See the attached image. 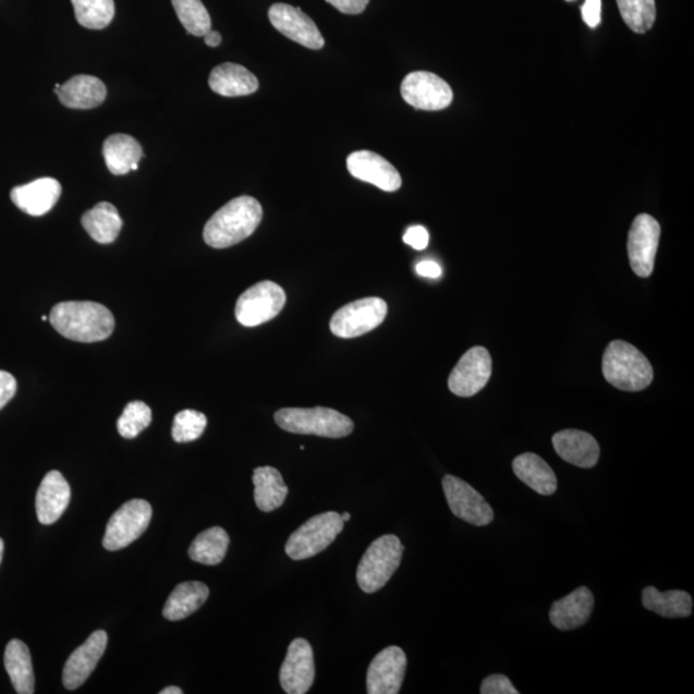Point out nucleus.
Masks as SVG:
<instances>
[{
	"label": "nucleus",
	"instance_id": "nucleus-1",
	"mask_svg": "<svg viewBox=\"0 0 694 694\" xmlns=\"http://www.w3.org/2000/svg\"><path fill=\"white\" fill-rule=\"evenodd\" d=\"M49 321L63 338L85 343L105 341L114 329L112 313L106 306L92 302L57 304Z\"/></svg>",
	"mask_w": 694,
	"mask_h": 694
},
{
	"label": "nucleus",
	"instance_id": "nucleus-2",
	"mask_svg": "<svg viewBox=\"0 0 694 694\" xmlns=\"http://www.w3.org/2000/svg\"><path fill=\"white\" fill-rule=\"evenodd\" d=\"M263 207L256 198L241 196L215 212L204 229V240L210 247L227 248L249 238L259 227Z\"/></svg>",
	"mask_w": 694,
	"mask_h": 694
},
{
	"label": "nucleus",
	"instance_id": "nucleus-3",
	"mask_svg": "<svg viewBox=\"0 0 694 694\" xmlns=\"http://www.w3.org/2000/svg\"><path fill=\"white\" fill-rule=\"evenodd\" d=\"M602 370L606 381L622 391H642L654 381V368L646 355L621 340L606 348Z\"/></svg>",
	"mask_w": 694,
	"mask_h": 694
},
{
	"label": "nucleus",
	"instance_id": "nucleus-4",
	"mask_svg": "<svg viewBox=\"0 0 694 694\" xmlns=\"http://www.w3.org/2000/svg\"><path fill=\"white\" fill-rule=\"evenodd\" d=\"M276 424L284 431L341 439L353 433L354 422L331 407H283L275 414Z\"/></svg>",
	"mask_w": 694,
	"mask_h": 694
},
{
	"label": "nucleus",
	"instance_id": "nucleus-5",
	"mask_svg": "<svg viewBox=\"0 0 694 694\" xmlns=\"http://www.w3.org/2000/svg\"><path fill=\"white\" fill-rule=\"evenodd\" d=\"M404 547L397 535H383L370 544L356 570V582L364 593L382 589L402 563Z\"/></svg>",
	"mask_w": 694,
	"mask_h": 694
},
{
	"label": "nucleus",
	"instance_id": "nucleus-6",
	"mask_svg": "<svg viewBox=\"0 0 694 694\" xmlns=\"http://www.w3.org/2000/svg\"><path fill=\"white\" fill-rule=\"evenodd\" d=\"M343 526L345 522L338 512L317 514L290 536L285 543V553L295 561L317 556L331 546Z\"/></svg>",
	"mask_w": 694,
	"mask_h": 694
},
{
	"label": "nucleus",
	"instance_id": "nucleus-7",
	"mask_svg": "<svg viewBox=\"0 0 694 694\" xmlns=\"http://www.w3.org/2000/svg\"><path fill=\"white\" fill-rule=\"evenodd\" d=\"M288 302L281 285L263 281L243 292L235 305V318L245 327H256L275 319Z\"/></svg>",
	"mask_w": 694,
	"mask_h": 694
},
{
	"label": "nucleus",
	"instance_id": "nucleus-8",
	"mask_svg": "<svg viewBox=\"0 0 694 694\" xmlns=\"http://www.w3.org/2000/svg\"><path fill=\"white\" fill-rule=\"evenodd\" d=\"M388 316V304L378 297L356 300L333 314L331 331L340 339H355L374 331Z\"/></svg>",
	"mask_w": 694,
	"mask_h": 694
},
{
	"label": "nucleus",
	"instance_id": "nucleus-9",
	"mask_svg": "<svg viewBox=\"0 0 694 694\" xmlns=\"http://www.w3.org/2000/svg\"><path fill=\"white\" fill-rule=\"evenodd\" d=\"M153 519V507L146 500H129L119 508L107 524L104 547L110 552L131 546L147 531Z\"/></svg>",
	"mask_w": 694,
	"mask_h": 694
},
{
	"label": "nucleus",
	"instance_id": "nucleus-10",
	"mask_svg": "<svg viewBox=\"0 0 694 694\" xmlns=\"http://www.w3.org/2000/svg\"><path fill=\"white\" fill-rule=\"evenodd\" d=\"M660 235L661 227L650 215L641 214L634 219L628 238V255L636 276L648 278L654 273Z\"/></svg>",
	"mask_w": 694,
	"mask_h": 694
},
{
	"label": "nucleus",
	"instance_id": "nucleus-11",
	"mask_svg": "<svg viewBox=\"0 0 694 694\" xmlns=\"http://www.w3.org/2000/svg\"><path fill=\"white\" fill-rule=\"evenodd\" d=\"M400 92L404 101L417 110L440 111L453 102V90L450 85L427 71H416L406 75Z\"/></svg>",
	"mask_w": 694,
	"mask_h": 694
},
{
	"label": "nucleus",
	"instance_id": "nucleus-12",
	"mask_svg": "<svg viewBox=\"0 0 694 694\" xmlns=\"http://www.w3.org/2000/svg\"><path fill=\"white\" fill-rule=\"evenodd\" d=\"M442 488L454 516L474 526L491 524L492 508L470 484L455 476L447 475L442 478Z\"/></svg>",
	"mask_w": 694,
	"mask_h": 694
},
{
	"label": "nucleus",
	"instance_id": "nucleus-13",
	"mask_svg": "<svg viewBox=\"0 0 694 694\" xmlns=\"http://www.w3.org/2000/svg\"><path fill=\"white\" fill-rule=\"evenodd\" d=\"M492 362L488 350L475 346L458 362L448 379L449 390L456 397L471 398L488 385Z\"/></svg>",
	"mask_w": 694,
	"mask_h": 694
},
{
	"label": "nucleus",
	"instance_id": "nucleus-14",
	"mask_svg": "<svg viewBox=\"0 0 694 694\" xmlns=\"http://www.w3.org/2000/svg\"><path fill=\"white\" fill-rule=\"evenodd\" d=\"M269 20L277 31L303 47L318 51L325 47L316 23L297 7L276 3L269 9Z\"/></svg>",
	"mask_w": 694,
	"mask_h": 694
},
{
	"label": "nucleus",
	"instance_id": "nucleus-15",
	"mask_svg": "<svg viewBox=\"0 0 694 694\" xmlns=\"http://www.w3.org/2000/svg\"><path fill=\"white\" fill-rule=\"evenodd\" d=\"M314 679L316 663L311 643L302 638L292 641L279 672L283 691L289 694H305L312 689Z\"/></svg>",
	"mask_w": 694,
	"mask_h": 694
},
{
	"label": "nucleus",
	"instance_id": "nucleus-16",
	"mask_svg": "<svg viewBox=\"0 0 694 694\" xmlns=\"http://www.w3.org/2000/svg\"><path fill=\"white\" fill-rule=\"evenodd\" d=\"M406 656L402 648L391 646L372 660L367 672V692L369 694H397L402 690Z\"/></svg>",
	"mask_w": 694,
	"mask_h": 694
},
{
	"label": "nucleus",
	"instance_id": "nucleus-17",
	"mask_svg": "<svg viewBox=\"0 0 694 694\" xmlns=\"http://www.w3.org/2000/svg\"><path fill=\"white\" fill-rule=\"evenodd\" d=\"M107 642H109V635L105 631H97L71 654L63 669L64 689L74 691L87 681L101 660Z\"/></svg>",
	"mask_w": 694,
	"mask_h": 694
},
{
	"label": "nucleus",
	"instance_id": "nucleus-18",
	"mask_svg": "<svg viewBox=\"0 0 694 694\" xmlns=\"http://www.w3.org/2000/svg\"><path fill=\"white\" fill-rule=\"evenodd\" d=\"M346 165L350 174L362 182L376 185L379 190L395 192L402 187V176L395 167L375 153H353L349 155Z\"/></svg>",
	"mask_w": 694,
	"mask_h": 694
},
{
	"label": "nucleus",
	"instance_id": "nucleus-19",
	"mask_svg": "<svg viewBox=\"0 0 694 694\" xmlns=\"http://www.w3.org/2000/svg\"><path fill=\"white\" fill-rule=\"evenodd\" d=\"M71 499L70 485L59 471H51L42 478L35 499L41 525H52L68 510Z\"/></svg>",
	"mask_w": 694,
	"mask_h": 694
},
{
	"label": "nucleus",
	"instance_id": "nucleus-20",
	"mask_svg": "<svg viewBox=\"0 0 694 694\" xmlns=\"http://www.w3.org/2000/svg\"><path fill=\"white\" fill-rule=\"evenodd\" d=\"M61 184L53 178H40L11 192L12 203L32 217H41L53 209L61 196Z\"/></svg>",
	"mask_w": 694,
	"mask_h": 694
},
{
	"label": "nucleus",
	"instance_id": "nucleus-21",
	"mask_svg": "<svg viewBox=\"0 0 694 694\" xmlns=\"http://www.w3.org/2000/svg\"><path fill=\"white\" fill-rule=\"evenodd\" d=\"M552 442L556 453L576 467L592 468L599 461L597 440L581 429H563L553 436Z\"/></svg>",
	"mask_w": 694,
	"mask_h": 694
},
{
	"label": "nucleus",
	"instance_id": "nucleus-22",
	"mask_svg": "<svg viewBox=\"0 0 694 694\" xmlns=\"http://www.w3.org/2000/svg\"><path fill=\"white\" fill-rule=\"evenodd\" d=\"M593 608V593L586 586H581L550 607L549 619L560 631H574L589 621Z\"/></svg>",
	"mask_w": 694,
	"mask_h": 694
},
{
	"label": "nucleus",
	"instance_id": "nucleus-23",
	"mask_svg": "<svg viewBox=\"0 0 694 694\" xmlns=\"http://www.w3.org/2000/svg\"><path fill=\"white\" fill-rule=\"evenodd\" d=\"M54 92L63 106L74 110L96 109L105 102L106 85L96 76L76 75L64 84H57Z\"/></svg>",
	"mask_w": 694,
	"mask_h": 694
},
{
	"label": "nucleus",
	"instance_id": "nucleus-24",
	"mask_svg": "<svg viewBox=\"0 0 694 694\" xmlns=\"http://www.w3.org/2000/svg\"><path fill=\"white\" fill-rule=\"evenodd\" d=\"M209 85L212 92L223 97L249 96L259 89V81L252 71L231 62L219 64L211 71Z\"/></svg>",
	"mask_w": 694,
	"mask_h": 694
},
{
	"label": "nucleus",
	"instance_id": "nucleus-25",
	"mask_svg": "<svg viewBox=\"0 0 694 694\" xmlns=\"http://www.w3.org/2000/svg\"><path fill=\"white\" fill-rule=\"evenodd\" d=\"M514 475L540 496H552L558 483L555 471L541 456L524 453L514 458L512 463Z\"/></svg>",
	"mask_w": 694,
	"mask_h": 694
},
{
	"label": "nucleus",
	"instance_id": "nucleus-26",
	"mask_svg": "<svg viewBox=\"0 0 694 694\" xmlns=\"http://www.w3.org/2000/svg\"><path fill=\"white\" fill-rule=\"evenodd\" d=\"M104 156L107 168L113 175H125L129 171L138 169L143 151L139 143L131 135L113 134L105 142Z\"/></svg>",
	"mask_w": 694,
	"mask_h": 694
},
{
	"label": "nucleus",
	"instance_id": "nucleus-27",
	"mask_svg": "<svg viewBox=\"0 0 694 694\" xmlns=\"http://www.w3.org/2000/svg\"><path fill=\"white\" fill-rule=\"evenodd\" d=\"M210 590L207 585L199 582H187L176 586L171 592L162 614L170 621L184 620L195 613L209 598Z\"/></svg>",
	"mask_w": 694,
	"mask_h": 694
},
{
	"label": "nucleus",
	"instance_id": "nucleus-28",
	"mask_svg": "<svg viewBox=\"0 0 694 694\" xmlns=\"http://www.w3.org/2000/svg\"><path fill=\"white\" fill-rule=\"evenodd\" d=\"M4 667L9 672L14 691L19 694H33L35 692L31 649L23 641L12 640L7 644Z\"/></svg>",
	"mask_w": 694,
	"mask_h": 694
},
{
	"label": "nucleus",
	"instance_id": "nucleus-29",
	"mask_svg": "<svg viewBox=\"0 0 694 694\" xmlns=\"http://www.w3.org/2000/svg\"><path fill=\"white\" fill-rule=\"evenodd\" d=\"M255 503L260 511L269 513L282 507L289 496L281 472L275 467H259L254 471Z\"/></svg>",
	"mask_w": 694,
	"mask_h": 694
},
{
	"label": "nucleus",
	"instance_id": "nucleus-30",
	"mask_svg": "<svg viewBox=\"0 0 694 694\" xmlns=\"http://www.w3.org/2000/svg\"><path fill=\"white\" fill-rule=\"evenodd\" d=\"M642 604L648 611L662 618H689L693 610L690 593L683 590L660 592L655 586H647L642 593Z\"/></svg>",
	"mask_w": 694,
	"mask_h": 694
},
{
	"label": "nucleus",
	"instance_id": "nucleus-31",
	"mask_svg": "<svg viewBox=\"0 0 694 694\" xmlns=\"http://www.w3.org/2000/svg\"><path fill=\"white\" fill-rule=\"evenodd\" d=\"M82 224L93 240L109 245L119 238L123 219L112 204L99 203L83 215Z\"/></svg>",
	"mask_w": 694,
	"mask_h": 694
},
{
	"label": "nucleus",
	"instance_id": "nucleus-32",
	"mask_svg": "<svg viewBox=\"0 0 694 694\" xmlns=\"http://www.w3.org/2000/svg\"><path fill=\"white\" fill-rule=\"evenodd\" d=\"M229 547V536L224 528L211 527L197 535L192 541L188 555L192 561L217 567L223 562Z\"/></svg>",
	"mask_w": 694,
	"mask_h": 694
},
{
	"label": "nucleus",
	"instance_id": "nucleus-33",
	"mask_svg": "<svg viewBox=\"0 0 694 694\" xmlns=\"http://www.w3.org/2000/svg\"><path fill=\"white\" fill-rule=\"evenodd\" d=\"M75 19L83 27L101 31L112 23L114 17L113 0H71Z\"/></svg>",
	"mask_w": 694,
	"mask_h": 694
},
{
	"label": "nucleus",
	"instance_id": "nucleus-34",
	"mask_svg": "<svg viewBox=\"0 0 694 694\" xmlns=\"http://www.w3.org/2000/svg\"><path fill=\"white\" fill-rule=\"evenodd\" d=\"M185 31L193 37H205L211 31V17L202 0H171Z\"/></svg>",
	"mask_w": 694,
	"mask_h": 694
},
{
	"label": "nucleus",
	"instance_id": "nucleus-35",
	"mask_svg": "<svg viewBox=\"0 0 694 694\" xmlns=\"http://www.w3.org/2000/svg\"><path fill=\"white\" fill-rule=\"evenodd\" d=\"M622 20L636 34L653 28L656 21L655 0H617Z\"/></svg>",
	"mask_w": 694,
	"mask_h": 694
},
{
	"label": "nucleus",
	"instance_id": "nucleus-36",
	"mask_svg": "<svg viewBox=\"0 0 694 694\" xmlns=\"http://www.w3.org/2000/svg\"><path fill=\"white\" fill-rule=\"evenodd\" d=\"M153 411L146 403L132 402L125 406L118 419V431L125 439H134L151 425Z\"/></svg>",
	"mask_w": 694,
	"mask_h": 694
},
{
	"label": "nucleus",
	"instance_id": "nucleus-37",
	"mask_svg": "<svg viewBox=\"0 0 694 694\" xmlns=\"http://www.w3.org/2000/svg\"><path fill=\"white\" fill-rule=\"evenodd\" d=\"M206 426L207 418L204 413L185 410L176 414L171 435L176 442H191L202 438Z\"/></svg>",
	"mask_w": 694,
	"mask_h": 694
},
{
	"label": "nucleus",
	"instance_id": "nucleus-38",
	"mask_svg": "<svg viewBox=\"0 0 694 694\" xmlns=\"http://www.w3.org/2000/svg\"><path fill=\"white\" fill-rule=\"evenodd\" d=\"M482 694H519L510 679L502 674H494L484 679Z\"/></svg>",
	"mask_w": 694,
	"mask_h": 694
},
{
	"label": "nucleus",
	"instance_id": "nucleus-39",
	"mask_svg": "<svg viewBox=\"0 0 694 694\" xmlns=\"http://www.w3.org/2000/svg\"><path fill=\"white\" fill-rule=\"evenodd\" d=\"M17 391V381L9 372L0 370V410L11 402Z\"/></svg>",
	"mask_w": 694,
	"mask_h": 694
},
{
	"label": "nucleus",
	"instance_id": "nucleus-40",
	"mask_svg": "<svg viewBox=\"0 0 694 694\" xmlns=\"http://www.w3.org/2000/svg\"><path fill=\"white\" fill-rule=\"evenodd\" d=\"M404 242L414 249H425L428 246L429 234L425 227H411L404 234Z\"/></svg>",
	"mask_w": 694,
	"mask_h": 694
},
{
	"label": "nucleus",
	"instance_id": "nucleus-41",
	"mask_svg": "<svg viewBox=\"0 0 694 694\" xmlns=\"http://www.w3.org/2000/svg\"><path fill=\"white\" fill-rule=\"evenodd\" d=\"M600 10H602L600 0H586L582 9L584 23L592 28L597 27L600 23Z\"/></svg>",
	"mask_w": 694,
	"mask_h": 694
},
{
	"label": "nucleus",
	"instance_id": "nucleus-42",
	"mask_svg": "<svg viewBox=\"0 0 694 694\" xmlns=\"http://www.w3.org/2000/svg\"><path fill=\"white\" fill-rule=\"evenodd\" d=\"M336 10L345 14H361L367 9L369 0H327Z\"/></svg>",
	"mask_w": 694,
	"mask_h": 694
},
{
	"label": "nucleus",
	"instance_id": "nucleus-43",
	"mask_svg": "<svg viewBox=\"0 0 694 694\" xmlns=\"http://www.w3.org/2000/svg\"><path fill=\"white\" fill-rule=\"evenodd\" d=\"M416 270L419 276L427 278H439L442 273L439 264L431 260L421 261Z\"/></svg>",
	"mask_w": 694,
	"mask_h": 694
},
{
	"label": "nucleus",
	"instance_id": "nucleus-44",
	"mask_svg": "<svg viewBox=\"0 0 694 694\" xmlns=\"http://www.w3.org/2000/svg\"><path fill=\"white\" fill-rule=\"evenodd\" d=\"M205 42L209 47H219L221 45V35L218 32L210 31L205 35Z\"/></svg>",
	"mask_w": 694,
	"mask_h": 694
},
{
	"label": "nucleus",
	"instance_id": "nucleus-45",
	"mask_svg": "<svg viewBox=\"0 0 694 694\" xmlns=\"http://www.w3.org/2000/svg\"><path fill=\"white\" fill-rule=\"evenodd\" d=\"M161 694H183V691L179 686H168L160 692Z\"/></svg>",
	"mask_w": 694,
	"mask_h": 694
},
{
	"label": "nucleus",
	"instance_id": "nucleus-46",
	"mask_svg": "<svg viewBox=\"0 0 694 694\" xmlns=\"http://www.w3.org/2000/svg\"><path fill=\"white\" fill-rule=\"evenodd\" d=\"M3 552H4V541L2 538H0V563H2V560H3Z\"/></svg>",
	"mask_w": 694,
	"mask_h": 694
},
{
	"label": "nucleus",
	"instance_id": "nucleus-47",
	"mask_svg": "<svg viewBox=\"0 0 694 694\" xmlns=\"http://www.w3.org/2000/svg\"><path fill=\"white\" fill-rule=\"evenodd\" d=\"M341 519L343 522H348L350 521V519H352V516H350V513L346 512L341 514Z\"/></svg>",
	"mask_w": 694,
	"mask_h": 694
},
{
	"label": "nucleus",
	"instance_id": "nucleus-48",
	"mask_svg": "<svg viewBox=\"0 0 694 694\" xmlns=\"http://www.w3.org/2000/svg\"><path fill=\"white\" fill-rule=\"evenodd\" d=\"M47 319H49L47 316H42V317H41V320H45V321H46Z\"/></svg>",
	"mask_w": 694,
	"mask_h": 694
},
{
	"label": "nucleus",
	"instance_id": "nucleus-49",
	"mask_svg": "<svg viewBox=\"0 0 694 694\" xmlns=\"http://www.w3.org/2000/svg\"><path fill=\"white\" fill-rule=\"evenodd\" d=\"M569 2H572V0H569Z\"/></svg>",
	"mask_w": 694,
	"mask_h": 694
}]
</instances>
